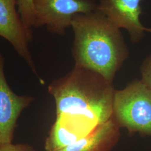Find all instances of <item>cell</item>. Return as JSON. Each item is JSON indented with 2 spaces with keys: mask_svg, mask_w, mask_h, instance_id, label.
<instances>
[{
  "mask_svg": "<svg viewBox=\"0 0 151 151\" xmlns=\"http://www.w3.org/2000/svg\"><path fill=\"white\" fill-rule=\"evenodd\" d=\"M5 64L0 53V146L12 143L17 120L34 100L30 95H19L12 91L6 78Z\"/></svg>",
  "mask_w": 151,
  "mask_h": 151,
  "instance_id": "7",
  "label": "cell"
},
{
  "mask_svg": "<svg viewBox=\"0 0 151 151\" xmlns=\"http://www.w3.org/2000/svg\"><path fill=\"white\" fill-rule=\"evenodd\" d=\"M145 0H99L96 10L115 27L126 30L133 44L139 43L151 29L143 25L141 2Z\"/></svg>",
  "mask_w": 151,
  "mask_h": 151,
  "instance_id": "6",
  "label": "cell"
},
{
  "mask_svg": "<svg viewBox=\"0 0 151 151\" xmlns=\"http://www.w3.org/2000/svg\"><path fill=\"white\" fill-rule=\"evenodd\" d=\"M99 125L69 115H59L52 126L45 143V151H57L89 134Z\"/></svg>",
  "mask_w": 151,
  "mask_h": 151,
  "instance_id": "8",
  "label": "cell"
},
{
  "mask_svg": "<svg viewBox=\"0 0 151 151\" xmlns=\"http://www.w3.org/2000/svg\"><path fill=\"white\" fill-rule=\"evenodd\" d=\"M0 37L11 44L33 73L39 78L29 45L33 39L32 29L22 20L17 8V0H0Z\"/></svg>",
  "mask_w": 151,
  "mask_h": 151,
  "instance_id": "5",
  "label": "cell"
},
{
  "mask_svg": "<svg viewBox=\"0 0 151 151\" xmlns=\"http://www.w3.org/2000/svg\"><path fill=\"white\" fill-rule=\"evenodd\" d=\"M141 81L151 91V53L143 61L140 65Z\"/></svg>",
  "mask_w": 151,
  "mask_h": 151,
  "instance_id": "11",
  "label": "cell"
},
{
  "mask_svg": "<svg viewBox=\"0 0 151 151\" xmlns=\"http://www.w3.org/2000/svg\"><path fill=\"white\" fill-rule=\"evenodd\" d=\"M48 92L55 99L57 115H72L97 125L113 116L112 83L93 70L75 65L49 85Z\"/></svg>",
  "mask_w": 151,
  "mask_h": 151,
  "instance_id": "2",
  "label": "cell"
},
{
  "mask_svg": "<svg viewBox=\"0 0 151 151\" xmlns=\"http://www.w3.org/2000/svg\"><path fill=\"white\" fill-rule=\"evenodd\" d=\"M0 151H37L32 146L27 143H12L0 146Z\"/></svg>",
  "mask_w": 151,
  "mask_h": 151,
  "instance_id": "12",
  "label": "cell"
},
{
  "mask_svg": "<svg viewBox=\"0 0 151 151\" xmlns=\"http://www.w3.org/2000/svg\"><path fill=\"white\" fill-rule=\"evenodd\" d=\"M17 8L25 25L32 29L35 20L34 0H17Z\"/></svg>",
  "mask_w": 151,
  "mask_h": 151,
  "instance_id": "10",
  "label": "cell"
},
{
  "mask_svg": "<svg viewBox=\"0 0 151 151\" xmlns=\"http://www.w3.org/2000/svg\"><path fill=\"white\" fill-rule=\"evenodd\" d=\"M113 118L130 134L151 136V91L140 80L115 91Z\"/></svg>",
  "mask_w": 151,
  "mask_h": 151,
  "instance_id": "3",
  "label": "cell"
},
{
  "mask_svg": "<svg viewBox=\"0 0 151 151\" xmlns=\"http://www.w3.org/2000/svg\"><path fill=\"white\" fill-rule=\"evenodd\" d=\"M35 20L33 27H46L57 35H64L71 27L74 16L96 10V0H34Z\"/></svg>",
  "mask_w": 151,
  "mask_h": 151,
  "instance_id": "4",
  "label": "cell"
},
{
  "mask_svg": "<svg viewBox=\"0 0 151 151\" xmlns=\"http://www.w3.org/2000/svg\"><path fill=\"white\" fill-rule=\"evenodd\" d=\"M119 128L112 116L89 134L57 151H110L119 141Z\"/></svg>",
  "mask_w": 151,
  "mask_h": 151,
  "instance_id": "9",
  "label": "cell"
},
{
  "mask_svg": "<svg viewBox=\"0 0 151 151\" xmlns=\"http://www.w3.org/2000/svg\"><path fill=\"white\" fill-rule=\"evenodd\" d=\"M72 55L75 65L93 70L112 83L129 57L121 30L97 10L74 16Z\"/></svg>",
  "mask_w": 151,
  "mask_h": 151,
  "instance_id": "1",
  "label": "cell"
}]
</instances>
